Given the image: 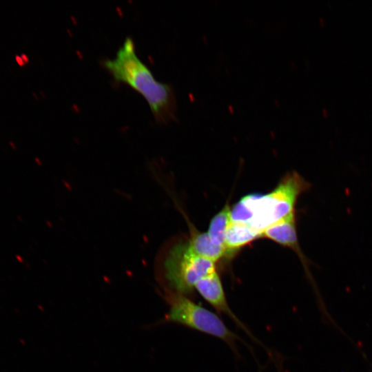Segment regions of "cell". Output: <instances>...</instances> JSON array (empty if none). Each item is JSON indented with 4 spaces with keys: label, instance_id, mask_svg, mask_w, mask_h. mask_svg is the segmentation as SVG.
<instances>
[{
    "label": "cell",
    "instance_id": "1",
    "mask_svg": "<svg viewBox=\"0 0 372 372\" xmlns=\"http://www.w3.org/2000/svg\"><path fill=\"white\" fill-rule=\"evenodd\" d=\"M102 64L116 81L129 85L143 96L156 122L167 123L174 119L176 100L173 87L155 79L152 71L138 57L131 37L125 39L114 59H106Z\"/></svg>",
    "mask_w": 372,
    "mask_h": 372
},
{
    "label": "cell",
    "instance_id": "2",
    "mask_svg": "<svg viewBox=\"0 0 372 372\" xmlns=\"http://www.w3.org/2000/svg\"><path fill=\"white\" fill-rule=\"evenodd\" d=\"M310 188L311 184L298 172H289L270 192L249 194L241 198L231 208V220L245 223L262 234L295 211L298 197Z\"/></svg>",
    "mask_w": 372,
    "mask_h": 372
},
{
    "label": "cell",
    "instance_id": "3",
    "mask_svg": "<svg viewBox=\"0 0 372 372\" xmlns=\"http://www.w3.org/2000/svg\"><path fill=\"white\" fill-rule=\"evenodd\" d=\"M166 298L169 305L165 318L167 322L179 324L216 337L231 348H236V340L240 338L227 327L216 313L187 296L174 291H167Z\"/></svg>",
    "mask_w": 372,
    "mask_h": 372
},
{
    "label": "cell",
    "instance_id": "4",
    "mask_svg": "<svg viewBox=\"0 0 372 372\" xmlns=\"http://www.w3.org/2000/svg\"><path fill=\"white\" fill-rule=\"evenodd\" d=\"M165 276L174 292L190 296L196 282L216 271V262L196 254L187 241L174 245L167 255Z\"/></svg>",
    "mask_w": 372,
    "mask_h": 372
},
{
    "label": "cell",
    "instance_id": "5",
    "mask_svg": "<svg viewBox=\"0 0 372 372\" xmlns=\"http://www.w3.org/2000/svg\"><path fill=\"white\" fill-rule=\"evenodd\" d=\"M194 290L214 309L229 317L249 336L258 342L230 308L220 278L216 270L199 280L195 285Z\"/></svg>",
    "mask_w": 372,
    "mask_h": 372
},
{
    "label": "cell",
    "instance_id": "6",
    "mask_svg": "<svg viewBox=\"0 0 372 372\" xmlns=\"http://www.w3.org/2000/svg\"><path fill=\"white\" fill-rule=\"evenodd\" d=\"M261 238L269 239L282 246L292 249L298 255L304 267H307V259H305L298 242L296 211L290 212L267 227L262 231Z\"/></svg>",
    "mask_w": 372,
    "mask_h": 372
},
{
    "label": "cell",
    "instance_id": "7",
    "mask_svg": "<svg viewBox=\"0 0 372 372\" xmlns=\"http://www.w3.org/2000/svg\"><path fill=\"white\" fill-rule=\"evenodd\" d=\"M261 235L259 231L245 223L231 220L225 239V257L233 256L247 245L261 238Z\"/></svg>",
    "mask_w": 372,
    "mask_h": 372
},
{
    "label": "cell",
    "instance_id": "8",
    "mask_svg": "<svg viewBox=\"0 0 372 372\" xmlns=\"http://www.w3.org/2000/svg\"><path fill=\"white\" fill-rule=\"evenodd\" d=\"M187 242L192 251L202 258L216 262L225 257L223 247L213 242L207 232H201L193 225L191 226L190 238Z\"/></svg>",
    "mask_w": 372,
    "mask_h": 372
},
{
    "label": "cell",
    "instance_id": "9",
    "mask_svg": "<svg viewBox=\"0 0 372 372\" xmlns=\"http://www.w3.org/2000/svg\"><path fill=\"white\" fill-rule=\"evenodd\" d=\"M231 223V208L226 204L209 223L207 233L213 242L224 247L225 236Z\"/></svg>",
    "mask_w": 372,
    "mask_h": 372
},
{
    "label": "cell",
    "instance_id": "10",
    "mask_svg": "<svg viewBox=\"0 0 372 372\" xmlns=\"http://www.w3.org/2000/svg\"><path fill=\"white\" fill-rule=\"evenodd\" d=\"M15 258H16L17 260L19 261V262H23V258H22L19 254H17V255L15 256Z\"/></svg>",
    "mask_w": 372,
    "mask_h": 372
}]
</instances>
